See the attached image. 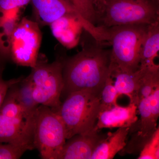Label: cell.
I'll return each instance as SVG.
<instances>
[{"mask_svg": "<svg viewBox=\"0 0 159 159\" xmlns=\"http://www.w3.org/2000/svg\"><path fill=\"white\" fill-rule=\"evenodd\" d=\"M104 44L84 47L80 52L63 59L64 87L61 97L73 92L89 90L100 94L107 79L111 75V50Z\"/></svg>", "mask_w": 159, "mask_h": 159, "instance_id": "6da1fadb", "label": "cell"}, {"mask_svg": "<svg viewBox=\"0 0 159 159\" xmlns=\"http://www.w3.org/2000/svg\"><path fill=\"white\" fill-rule=\"evenodd\" d=\"M99 95L87 90L73 92L55 111L64 125L67 140L95 128L100 111Z\"/></svg>", "mask_w": 159, "mask_h": 159, "instance_id": "7a4b0ae2", "label": "cell"}, {"mask_svg": "<svg viewBox=\"0 0 159 159\" xmlns=\"http://www.w3.org/2000/svg\"><path fill=\"white\" fill-rule=\"evenodd\" d=\"M148 25H125L107 29L108 44L112 47L111 72H134L139 70L142 44Z\"/></svg>", "mask_w": 159, "mask_h": 159, "instance_id": "3957f363", "label": "cell"}, {"mask_svg": "<svg viewBox=\"0 0 159 159\" xmlns=\"http://www.w3.org/2000/svg\"><path fill=\"white\" fill-rule=\"evenodd\" d=\"M98 21L106 29L125 25H149L159 21V1L105 0Z\"/></svg>", "mask_w": 159, "mask_h": 159, "instance_id": "277c9868", "label": "cell"}, {"mask_svg": "<svg viewBox=\"0 0 159 159\" xmlns=\"http://www.w3.org/2000/svg\"><path fill=\"white\" fill-rule=\"evenodd\" d=\"M62 70V58L50 63L43 55H39L36 66L28 77L33 86V98L39 105L48 107L54 111L59 108L64 87Z\"/></svg>", "mask_w": 159, "mask_h": 159, "instance_id": "5b68a950", "label": "cell"}, {"mask_svg": "<svg viewBox=\"0 0 159 159\" xmlns=\"http://www.w3.org/2000/svg\"><path fill=\"white\" fill-rule=\"evenodd\" d=\"M66 140L59 115L48 107L40 105L35 115L33 145L41 158L59 159Z\"/></svg>", "mask_w": 159, "mask_h": 159, "instance_id": "8992f818", "label": "cell"}, {"mask_svg": "<svg viewBox=\"0 0 159 159\" xmlns=\"http://www.w3.org/2000/svg\"><path fill=\"white\" fill-rule=\"evenodd\" d=\"M42 35L38 23L23 17L10 40L9 57L17 65L33 68L36 66Z\"/></svg>", "mask_w": 159, "mask_h": 159, "instance_id": "52a82bcc", "label": "cell"}, {"mask_svg": "<svg viewBox=\"0 0 159 159\" xmlns=\"http://www.w3.org/2000/svg\"><path fill=\"white\" fill-rule=\"evenodd\" d=\"M35 114L0 107V142L34 149L33 138Z\"/></svg>", "mask_w": 159, "mask_h": 159, "instance_id": "ba28073f", "label": "cell"}, {"mask_svg": "<svg viewBox=\"0 0 159 159\" xmlns=\"http://www.w3.org/2000/svg\"><path fill=\"white\" fill-rule=\"evenodd\" d=\"M96 128L85 134L75 135L66 142L59 159H91L95 149L104 138Z\"/></svg>", "mask_w": 159, "mask_h": 159, "instance_id": "9c48e42d", "label": "cell"}, {"mask_svg": "<svg viewBox=\"0 0 159 159\" xmlns=\"http://www.w3.org/2000/svg\"><path fill=\"white\" fill-rule=\"evenodd\" d=\"M31 2L34 21L39 26L49 25L66 15H75L83 18L68 0H31Z\"/></svg>", "mask_w": 159, "mask_h": 159, "instance_id": "30bf717a", "label": "cell"}, {"mask_svg": "<svg viewBox=\"0 0 159 159\" xmlns=\"http://www.w3.org/2000/svg\"><path fill=\"white\" fill-rule=\"evenodd\" d=\"M138 107L130 103L126 107L118 104L106 110L99 112L95 128L99 130L103 128L130 127L138 120Z\"/></svg>", "mask_w": 159, "mask_h": 159, "instance_id": "8fae6325", "label": "cell"}, {"mask_svg": "<svg viewBox=\"0 0 159 159\" xmlns=\"http://www.w3.org/2000/svg\"><path fill=\"white\" fill-rule=\"evenodd\" d=\"M141 116L138 135L144 141L157 128L159 116V86L150 96L140 100L137 105Z\"/></svg>", "mask_w": 159, "mask_h": 159, "instance_id": "7c38bea8", "label": "cell"}, {"mask_svg": "<svg viewBox=\"0 0 159 159\" xmlns=\"http://www.w3.org/2000/svg\"><path fill=\"white\" fill-rule=\"evenodd\" d=\"M130 127L119 128L109 132L97 145L91 159H112L125 148Z\"/></svg>", "mask_w": 159, "mask_h": 159, "instance_id": "4fadbf2b", "label": "cell"}, {"mask_svg": "<svg viewBox=\"0 0 159 159\" xmlns=\"http://www.w3.org/2000/svg\"><path fill=\"white\" fill-rule=\"evenodd\" d=\"M142 72L139 68L134 72L115 70L111 73L112 77L116 79L114 85L119 95H126L129 98L130 103H134L137 106V91Z\"/></svg>", "mask_w": 159, "mask_h": 159, "instance_id": "5bb4252c", "label": "cell"}, {"mask_svg": "<svg viewBox=\"0 0 159 159\" xmlns=\"http://www.w3.org/2000/svg\"><path fill=\"white\" fill-rule=\"evenodd\" d=\"M159 51V21L148 25L141 51L140 67L156 65Z\"/></svg>", "mask_w": 159, "mask_h": 159, "instance_id": "9a60e30c", "label": "cell"}, {"mask_svg": "<svg viewBox=\"0 0 159 159\" xmlns=\"http://www.w3.org/2000/svg\"><path fill=\"white\" fill-rule=\"evenodd\" d=\"M140 68L142 70V72L137 91L138 104L140 100L150 96L155 89L159 86L158 65Z\"/></svg>", "mask_w": 159, "mask_h": 159, "instance_id": "2e32d148", "label": "cell"}, {"mask_svg": "<svg viewBox=\"0 0 159 159\" xmlns=\"http://www.w3.org/2000/svg\"><path fill=\"white\" fill-rule=\"evenodd\" d=\"M16 95L20 104L27 111L35 112L40 105L34 101L33 96V86L31 80L27 77L16 84Z\"/></svg>", "mask_w": 159, "mask_h": 159, "instance_id": "e0dca14e", "label": "cell"}, {"mask_svg": "<svg viewBox=\"0 0 159 159\" xmlns=\"http://www.w3.org/2000/svg\"><path fill=\"white\" fill-rule=\"evenodd\" d=\"M87 21L95 26L99 19L96 0H68Z\"/></svg>", "mask_w": 159, "mask_h": 159, "instance_id": "ac0fdd59", "label": "cell"}, {"mask_svg": "<svg viewBox=\"0 0 159 159\" xmlns=\"http://www.w3.org/2000/svg\"><path fill=\"white\" fill-rule=\"evenodd\" d=\"M119 96L120 95L114 85L112 77L110 75L107 79L99 95L100 111L108 109L117 104V99Z\"/></svg>", "mask_w": 159, "mask_h": 159, "instance_id": "d6986e66", "label": "cell"}, {"mask_svg": "<svg viewBox=\"0 0 159 159\" xmlns=\"http://www.w3.org/2000/svg\"><path fill=\"white\" fill-rule=\"evenodd\" d=\"M138 159H159V129L143 142Z\"/></svg>", "mask_w": 159, "mask_h": 159, "instance_id": "ffe728a7", "label": "cell"}, {"mask_svg": "<svg viewBox=\"0 0 159 159\" xmlns=\"http://www.w3.org/2000/svg\"><path fill=\"white\" fill-rule=\"evenodd\" d=\"M28 150L31 149L27 146L0 142V159H20Z\"/></svg>", "mask_w": 159, "mask_h": 159, "instance_id": "44dd1931", "label": "cell"}, {"mask_svg": "<svg viewBox=\"0 0 159 159\" xmlns=\"http://www.w3.org/2000/svg\"><path fill=\"white\" fill-rule=\"evenodd\" d=\"M8 60L0 55V107L4 101L8 90L14 84L20 81L23 77L8 80H4L3 73L5 70L6 61Z\"/></svg>", "mask_w": 159, "mask_h": 159, "instance_id": "7402d4cb", "label": "cell"}, {"mask_svg": "<svg viewBox=\"0 0 159 159\" xmlns=\"http://www.w3.org/2000/svg\"><path fill=\"white\" fill-rule=\"evenodd\" d=\"M105 3V0H96V8L99 15V17L103 11Z\"/></svg>", "mask_w": 159, "mask_h": 159, "instance_id": "603a6c76", "label": "cell"}, {"mask_svg": "<svg viewBox=\"0 0 159 159\" xmlns=\"http://www.w3.org/2000/svg\"><path fill=\"white\" fill-rule=\"evenodd\" d=\"M157 1H159V0H157Z\"/></svg>", "mask_w": 159, "mask_h": 159, "instance_id": "cb8c5ba5", "label": "cell"}]
</instances>
